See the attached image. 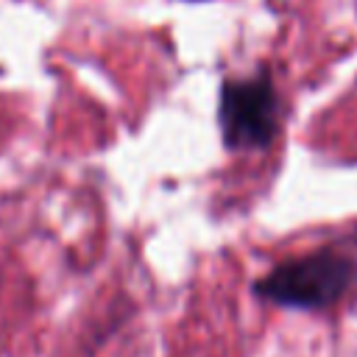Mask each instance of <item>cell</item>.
Returning <instances> with one entry per match:
<instances>
[{
  "instance_id": "cell-1",
  "label": "cell",
  "mask_w": 357,
  "mask_h": 357,
  "mask_svg": "<svg viewBox=\"0 0 357 357\" xmlns=\"http://www.w3.org/2000/svg\"><path fill=\"white\" fill-rule=\"evenodd\" d=\"M357 284V259L337 245H321L273 265L254 282L257 298L284 310H324Z\"/></svg>"
},
{
  "instance_id": "cell-2",
  "label": "cell",
  "mask_w": 357,
  "mask_h": 357,
  "mask_svg": "<svg viewBox=\"0 0 357 357\" xmlns=\"http://www.w3.org/2000/svg\"><path fill=\"white\" fill-rule=\"evenodd\" d=\"M282 100L268 67L226 78L218 98V123L226 151H262L279 131Z\"/></svg>"
}]
</instances>
